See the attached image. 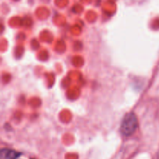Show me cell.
Masks as SVG:
<instances>
[{"label": "cell", "mask_w": 159, "mask_h": 159, "mask_svg": "<svg viewBox=\"0 0 159 159\" xmlns=\"http://www.w3.org/2000/svg\"><path fill=\"white\" fill-rule=\"evenodd\" d=\"M138 118L133 112L127 113L124 116L120 126L121 133L126 137L131 136L138 128Z\"/></svg>", "instance_id": "obj_1"}, {"label": "cell", "mask_w": 159, "mask_h": 159, "mask_svg": "<svg viewBox=\"0 0 159 159\" xmlns=\"http://www.w3.org/2000/svg\"><path fill=\"white\" fill-rule=\"evenodd\" d=\"M18 156V153L12 150L2 149L1 151V159H16Z\"/></svg>", "instance_id": "obj_2"}]
</instances>
